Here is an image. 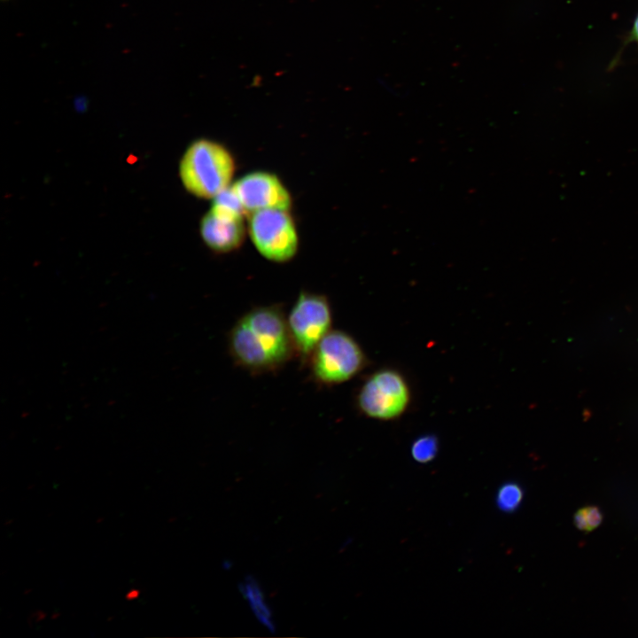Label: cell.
<instances>
[{
    "instance_id": "12",
    "label": "cell",
    "mask_w": 638,
    "mask_h": 638,
    "mask_svg": "<svg viewBox=\"0 0 638 638\" xmlns=\"http://www.w3.org/2000/svg\"><path fill=\"white\" fill-rule=\"evenodd\" d=\"M140 591L136 588L129 590L126 595V599L128 601L136 600L139 597Z\"/></svg>"
},
{
    "instance_id": "10",
    "label": "cell",
    "mask_w": 638,
    "mask_h": 638,
    "mask_svg": "<svg viewBox=\"0 0 638 638\" xmlns=\"http://www.w3.org/2000/svg\"><path fill=\"white\" fill-rule=\"evenodd\" d=\"M439 451V440L432 434L417 438L411 446V455L415 461L426 463L432 461Z\"/></svg>"
},
{
    "instance_id": "3",
    "label": "cell",
    "mask_w": 638,
    "mask_h": 638,
    "mask_svg": "<svg viewBox=\"0 0 638 638\" xmlns=\"http://www.w3.org/2000/svg\"><path fill=\"white\" fill-rule=\"evenodd\" d=\"M367 362L363 349L352 335L331 330L316 346L306 365L315 384L332 387L354 378Z\"/></svg>"
},
{
    "instance_id": "2",
    "label": "cell",
    "mask_w": 638,
    "mask_h": 638,
    "mask_svg": "<svg viewBox=\"0 0 638 638\" xmlns=\"http://www.w3.org/2000/svg\"><path fill=\"white\" fill-rule=\"evenodd\" d=\"M236 162L221 143L207 138L193 141L179 164V175L185 190L199 198L213 199L230 186Z\"/></svg>"
},
{
    "instance_id": "5",
    "label": "cell",
    "mask_w": 638,
    "mask_h": 638,
    "mask_svg": "<svg viewBox=\"0 0 638 638\" xmlns=\"http://www.w3.org/2000/svg\"><path fill=\"white\" fill-rule=\"evenodd\" d=\"M411 400L410 388L403 375L385 368L371 373L356 394V406L365 416L391 421L402 416Z\"/></svg>"
},
{
    "instance_id": "11",
    "label": "cell",
    "mask_w": 638,
    "mask_h": 638,
    "mask_svg": "<svg viewBox=\"0 0 638 638\" xmlns=\"http://www.w3.org/2000/svg\"><path fill=\"white\" fill-rule=\"evenodd\" d=\"M603 521V513L596 506H586L580 509L574 515V525L582 532H591L597 528Z\"/></svg>"
},
{
    "instance_id": "8",
    "label": "cell",
    "mask_w": 638,
    "mask_h": 638,
    "mask_svg": "<svg viewBox=\"0 0 638 638\" xmlns=\"http://www.w3.org/2000/svg\"><path fill=\"white\" fill-rule=\"evenodd\" d=\"M199 231L206 245L216 253H230L245 239L244 215L226 213L214 207L204 215Z\"/></svg>"
},
{
    "instance_id": "13",
    "label": "cell",
    "mask_w": 638,
    "mask_h": 638,
    "mask_svg": "<svg viewBox=\"0 0 638 638\" xmlns=\"http://www.w3.org/2000/svg\"><path fill=\"white\" fill-rule=\"evenodd\" d=\"M631 35H632L633 39H634L638 42V15L634 20Z\"/></svg>"
},
{
    "instance_id": "6",
    "label": "cell",
    "mask_w": 638,
    "mask_h": 638,
    "mask_svg": "<svg viewBox=\"0 0 638 638\" xmlns=\"http://www.w3.org/2000/svg\"><path fill=\"white\" fill-rule=\"evenodd\" d=\"M248 232L257 251L272 262H287L298 252V232L289 210L264 209L250 214Z\"/></svg>"
},
{
    "instance_id": "4",
    "label": "cell",
    "mask_w": 638,
    "mask_h": 638,
    "mask_svg": "<svg viewBox=\"0 0 638 638\" xmlns=\"http://www.w3.org/2000/svg\"><path fill=\"white\" fill-rule=\"evenodd\" d=\"M288 329L301 363L307 364L319 342L332 329V308L324 294L302 291L286 315Z\"/></svg>"
},
{
    "instance_id": "1",
    "label": "cell",
    "mask_w": 638,
    "mask_h": 638,
    "mask_svg": "<svg viewBox=\"0 0 638 638\" xmlns=\"http://www.w3.org/2000/svg\"><path fill=\"white\" fill-rule=\"evenodd\" d=\"M228 352L236 366L252 375L275 373L297 357L283 305L244 313L228 333Z\"/></svg>"
},
{
    "instance_id": "7",
    "label": "cell",
    "mask_w": 638,
    "mask_h": 638,
    "mask_svg": "<svg viewBox=\"0 0 638 638\" xmlns=\"http://www.w3.org/2000/svg\"><path fill=\"white\" fill-rule=\"evenodd\" d=\"M232 188L246 214L264 209L290 210L289 191L274 174L267 171L250 172L237 179Z\"/></svg>"
},
{
    "instance_id": "9",
    "label": "cell",
    "mask_w": 638,
    "mask_h": 638,
    "mask_svg": "<svg viewBox=\"0 0 638 638\" xmlns=\"http://www.w3.org/2000/svg\"><path fill=\"white\" fill-rule=\"evenodd\" d=\"M524 497L522 487L516 482L502 485L497 492L496 503L504 512H513L521 504Z\"/></svg>"
}]
</instances>
